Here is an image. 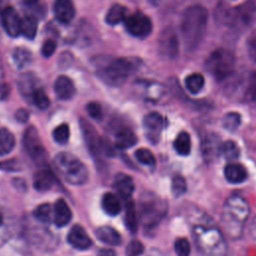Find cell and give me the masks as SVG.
Segmentation results:
<instances>
[{
    "instance_id": "cell-32",
    "label": "cell",
    "mask_w": 256,
    "mask_h": 256,
    "mask_svg": "<svg viewBox=\"0 0 256 256\" xmlns=\"http://www.w3.org/2000/svg\"><path fill=\"white\" fill-rule=\"evenodd\" d=\"M37 19L32 15H27L22 19L21 34L28 39H33L37 33Z\"/></svg>"
},
{
    "instance_id": "cell-2",
    "label": "cell",
    "mask_w": 256,
    "mask_h": 256,
    "mask_svg": "<svg viewBox=\"0 0 256 256\" xmlns=\"http://www.w3.org/2000/svg\"><path fill=\"white\" fill-rule=\"evenodd\" d=\"M195 244L205 256H226L227 243L222 231L208 217L201 216L191 227Z\"/></svg>"
},
{
    "instance_id": "cell-37",
    "label": "cell",
    "mask_w": 256,
    "mask_h": 256,
    "mask_svg": "<svg viewBox=\"0 0 256 256\" xmlns=\"http://www.w3.org/2000/svg\"><path fill=\"white\" fill-rule=\"evenodd\" d=\"M221 144L222 143L219 142V139L217 137H215L214 135L208 136L205 139V142H204V145H203L205 154L208 155V157H211V155L220 154Z\"/></svg>"
},
{
    "instance_id": "cell-41",
    "label": "cell",
    "mask_w": 256,
    "mask_h": 256,
    "mask_svg": "<svg viewBox=\"0 0 256 256\" xmlns=\"http://www.w3.org/2000/svg\"><path fill=\"white\" fill-rule=\"evenodd\" d=\"M174 249L177 256H189L190 255V243L186 238H178L174 243Z\"/></svg>"
},
{
    "instance_id": "cell-27",
    "label": "cell",
    "mask_w": 256,
    "mask_h": 256,
    "mask_svg": "<svg viewBox=\"0 0 256 256\" xmlns=\"http://www.w3.org/2000/svg\"><path fill=\"white\" fill-rule=\"evenodd\" d=\"M185 88L191 94H198L205 85V78L201 73H191L184 79Z\"/></svg>"
},
{
    "instance_id": "cell-17",
    "label": "cell",
    "mask_w": 256,
    "mask_h": 256,
    "mask_svg": "<svg viewBox=\"0 0 256 256\" xmlns=\"http://www.w3.org/2000/svg\"><path fill=\"white\" fill-rule=\"evenodd\" d=\"M54 92L60 100H70L75 95L76 89L71 78L65 75H60L54 82Z\"/></svg>"
},
{
    "instance_id": "cell-22",
    "label": "cell",
    "mask_w": 256,
    "mask_h": 256,
    "mask_svg": "<svg viewBox=\"0 0 256 256\" xmlns=\"http://www.w3.org/2000/svg\"><path fill=\"white\" fill-rule=\"evenodd\" d=\"M95 235L100 241L108 245L116 246L122 242L121 235L110 226H101L97 228L95 231Z\"/></svg>"
},
{
    "instance_id": "cell-30",
    "label": "cell",
    "mask_w": 256,
    "mask_h": 256,
    "mask_svg": "<svg viewBox=\"0 0 256 256\" xmlns=\"http://www.w3.org/2000/svg\"><path fill=\"white\" fill-rule=\"evenodd\" d=\"M15 146V137L13 133L5 128H0V156L10 153Z\"/></svg>"
},
{
    "instance_id": "cell-36",
    "label": "cell",
    "mask_w": 256,
    "mask_h": 256,
    "mask_svg": "<svg viewBox=\"0 0 256 256\" xmlns=\"http://www.w3.org/2000/svg\"><path fill=\"white\" fill-rule=\"evenodd\" d=\"M241 124V114L238 112H228L223 117V127L228 131L236 130Z\"/></svg>"
},
{
    "instance_id": "cell-10",
    "label": "cell",
    "mask_w": 256,
    "mask_h": 256,
    "mask_svg": "<svg viewBox=\"0 0 256 256\" xmlns=\"http://www.w3.org/2000/svg\"><path fill=\"white\" fill-rule=\"evenodd\" d=\"M80 127L86 145L95 159H101L105 154V141L98 135L97 130L87 120H80Z\"/></svg>"
},
{
    "instance_id": "cell-29",
    "label": "cell",
    "mask_w": 256,
    "mask_h": 256,
    "mask_svg": "<svg viewBox=\"0 0 256 256\" xmlns=\"http://www.w3.org/2000/svg\"><path fill=\"white\" fill-rule=\"evenodd\" d=\"M126 14L127 9L124 6L120 4H114L107 11L105 20L109 25H116L122 21H125V19L127 18Z\"/></svg>"
},
{
    "instance_id": "cell-28",
    "label": "cell",
    "mask_w": 256,
    "mask_h": 256,
    "mask_svg": "<svg viewBox=\"0 0 256 256\" xmlns=\"http://www.w3.org/2000/svg\"><path fill=\"white\" fill-rule=\"evenodd\" d=\"M124 221L126 224V227L131 233H135L137 231L138 227V217H137V211L134 202L130 199L126 201L125 205V217Z\"/></svg>"
},
{
    "instance_id": "cell-8",
    "label": "cell",
    "mask_w": 256,
    "mask_h": 256,
    "mask_svg": "<svg viewBox=\"0 0 256 256\" xmlns=\"http://www.w3.org/2000/svg\"><path fill=\"white\" fill-rule=\"evenodd\" d=\"M167 211L166 203L157 195L145 193L139 202L140 221L146 228H153L159 224Z\"/></svg>"
},
{
    "instance_id": "cell-40",
    "label": "cell",
    "mask_w": 256,
    "mask_h": 256,
    "mask_svg": "<svg viewBox=\"0 0 256 256\" xmlns=\"http://www.w3.org/2000/svg\"><path fill=\"white\" fill-rule=\"evenodd\" d=\"M186 188H187L186 181L182 176L176 175L173 177L172 183H171V190L175 197H179L183 195L186 191Z\"/></svg>"
},
{
    "instance_id": "cell-14",
    "label": "cell",
    "mask_w": 256,
    "mask_h": 256,
    "mask_svg": "<svg viewBox=\"0 0 256 256\" xmlns=\"http://www.w3.org/2000/svg\"><path fill=\"white\" fill-rule=\"evenodd\" d=\"M159 51L167 58H174L178 53V38L177 34L170 28L162 31L159 37Z\"/></svg>"
},
{
    "instance_id": "cell-48",
    "label": "cell",
    "mask_w": 256,
    "mask_h": 256,
    "mask_svg": "<svg viewBox=\"0 0 256 256\" xmlns=\"http://www.w3.org/2000/svg\"><path fill=\"white\" fill-rule=\"evenodd\" d=\"M11 88L8 83H1L0 84V100L4 101L6 100L10 95Z\"/></svg>"
},
{
    "instance_id": "cell-51",
    "label": "cell",
    "mask_w": 256,
    "mask_h": 256,
    "mask_svg": "<svg viewBox=\"0 0 256 256\" xmlns=\"http://www.w3.org/2000/svg\"><path fill=\"white\" fill-rule=\"evenodd\" d=\"M249 230H250V234L251 236L256 239V217L251 221L250 223V227H249Z\"/></svg>"
},
{
    "instance_id": "cell-21",
    "label": "cell",
    "mask_w": 256,
    "mask_h": 256,
    "mask_svg": "<svg viewBox=\"0 0 256 256\" xmlns=\"http://www.w3.org/2000/svg\"><path fill=\"white\" fill-rule=\"evenodd\" d=\"M54 184V176L51 171L43 168L37 171L33 177V186L37 191L44 192L49 190Z\"/></svg>"
},
{
    "instance_id": "cell-38",
    "label": "cell",
    "mask_w": 256,
    "mask_h": 256,
    "mask_svg": "<svg viewBox=\"0 0 256 256\" xmlns=\"http://www.w3.org/2000/svg\"><path fill=\"white\" fill-rule=\"evenodd\" d=\"M53 138L54 140L59 143V144H65L68 142L69 140V136H70V129H69V125L66 123H62L60 125H58L57 127H55V129L53 130Z\"/></svg>"
},
{
    "instance_id": "cell-19",
    "label": "cell",
    "mask_w": 256,
    "mask_h": 256,
    "mask_svg": "<svg viewBox=\"0 0 256 256\" xmlns=\"http://www.w3.org/2000/svg\"><path fill=\"white\" fill-rule=\"evenodd\" d=\"M113 186L118 194L126 201L130 200V197L134 191V183L132 178L124 173H119L115 176Z\"/></svg>"
},
{
    "instance_id": "cell-11",
    "label": "cell",
    "mask_w": 256,
    "mask_h": 256,
    "mask_svg": "<svg viewBox=\"0 0 256 256\" xmlns=\"http://www.w3.org/2000/svg\"><path fill=\"white\" fill-rule=\"evenodd\" d=\"M127 31L134 37L146 38L152 32V21L142 12H135L125 19Z\"/></svg>"
},
{
    "instance_id": "cell-3",
    "label": "cell",
    "mask_w": 256,
    "mask_h": 256,
    "mask_svg": "<svg viewBox=\"0 0 256 256\" xmlns=\"http://www.w3.org/2000/svg\"><path fill=\"white\" fill-rule=\"evenodd\" d=\"M249 213V204L242 196L234 194L226 199L222 208L221 223L230 238L237 239L242 235Z\"/></svg>"
},
{
    "instance_id": "cell-43",
    "label": "cell",
    "mask_w": 256,
    "mask_h": 256,
    "mask_svg": "<svg viewBox=\"0 0 256 256\" xmlns=\"http://www.w3.org/2000/svg\"><path fill=\"white\" fill-rule=\"evenodd\" d=\"M86 111L93 119H100L102 117V108L97 102H90L86 105Z\"/></svg>"
},
{
    "instance_id": "cell-5",
    "label": "cell",
    "mask_w": 256,
    "mask_h": 256,
    "mask_svg": "<svg viewBox=\"0 0 256 256\" xmlns=\"http://www.w3.org/2000/svg\"><path fill=\"white\" fill-rule=\"evenodd\" d=\"M53 164L62 178L72 185H82L88 180L89 172L87 167L71 153H58L53 160Z\"/></svg>"
},
{
    "instance_id": "cell-33",
    "label": "cell",
    "mask_w": 256,
    "mask_h": 256,
    "mask_svg": "<svg viewBox=\"0 0 256 256\" xmlns=\"http://www.w3.org/2000/svg\"><path fill=\"white\" fill-rule=\"evenodd\" d=\"M33 216L41 223H49L53 218V208L48 203L40 204L34 209Z\"/></svg>"
},
{
    "instance_id": "cell-50",
    "label": "cell",
    "mask_w": 256,
    "mask_h": 256,
    "mask_svg": "<svg viewBox=\"0 0 256 256\" xmlns=\"http://www.w3.org/2000/svg\"><path fill=\"white\" fill-rule=\"evenodd\" d=\"M98 256H116V254L112 249L104 248L98 251Z\"/></svg>"
},
{
    "instance_id": "cell-47",
    "label": "cell",
    "mask_w": 256,
    "mask_h": 256,
    "mask_svg": "<svg viewBox=\"0 0 256 256\" xmlns=\"http://www.w3.org/2000/svg\"><path fill=\"white\" fill-rule=\"evenodd\" d=\"M15 118L18 122H21V123H26L29 119V113L26 109H23V108H20L16 111L15 113Z\"/></svg>"
},
{
    "instance_id": "cell-7",
    "label": "cell",
    "mask_w": 256,
    "mask_h": 256,
    "mask_svg": "<svg viewBox=\"0 0 256 256\" xmlns=\"http://www.w3.org/2000/svg\"><path fill=\"white\" fill-rule=\"evenodd\" d=\"M236 59L232 51L219 48L214 50L205 61L206 71L217 81H222L232 75Z\"/></svg>"
},
{
    "instance_id": "cell-16",
    "label": "cell",
    "mask_w": 256,
    "mask_h": 256,
    "mask_svg": "<svg viewBox=\"0 0 256 256\" xmlns=\"http://www.w3.org/2000/svg\"><path fill=\"white\" fill-rule=\"evenodd\" d=\"M55 18L63 23H70L75 16V7L72 0H55L53 4Z\"/></svg>"
},
{
    "instance_id": "cell-44",
    "label": "cell",
    "mask_w": 256,
    "mask_h": 256,
    "mask_svg": "<svg viewBox=\"0 0 256 256\" xmlns=\"http://www.w3.org/2000/svg\"><path fill=\"white\" fill-rule=\"evenodd\" d=\"M56 49V43L54 42V40L52 39H47L44 41L42 48H41V52L42 55L45 57H50L53 55V53L55 52Z\"/></svg>"
},
{
    "instance_id": "cell-49",
    "label": "cell",
    "mask_w": 256,
    "mask_h": 256,
    "mask_svg": "<svg viewBox=\"0 0 256 256\" xmlns=\"http://www.w3.org/2000/svg\"><path fill=\"white\" fill-rule=\"evenodd\" d=\"M0 168L4 169V170H9V171H15V170L19 169L15 160H8L5 162H1Z\"/></svg>"
},
{
    "instance_id": "cell-52",
    "label": "cell",
    "mask_w": 256,
    "mask_h": 256,
    "mask_svg": "<svg viewBox=\"0 0 256 256\" xmlns=\"http://www.w3.org/2000/svg\"><path fill=\"white\" fill-rule=\"evenodd\" d=\"M23 1H24V3H25L26 5H28V6H32V5L37 4L39 0H23Z\"/></svg>"
},
{
    "instance_id": "cell-23",
    "label": "cell",
    "mask_w": 256,
    "mask_h": 256,
    "mask_svg": "<svg viewBox=\"0 0 256 256\" xmlns=\"http://www.w3.org/2000/svg\"><path fill=\"white\" fill-rule=\"evenodd\" d=\"M137 143V136L129 128H122L115 134V146L119 149H127Z\"/></svg>"
},
{
    "instance_id": "cell-12",
    "label": "cell",
    "mask_w": 256,
    "mask_h": 256,
    "mask_svg": "<svg viewBox=\"0 0 256 256\" xmlns=\"http://www.w3.org/2000/svg\"><path fill=\"white\" fill-rule=\"evenodd\" d=\"M143 127L147 138L155 143L159 140L161 132L165 127V119L158 112H150L143 118Z\"/></svg>"
},
{
    "instance_id": "cell-1",
    "label": "cell",
    "mask_w": 256,
    "mask_h": 256,
    "mask_svg": "<svg viewBox=\"0 0 256 256\" xmlns=\"http://www.w3.org/2000/svg\"><path fill=\"white\" fill-rule=\"evenodd\" d=\"M208 25V11L201 4L186 7L180 19L182 41L188 51H194L202 43Z\"/></svg>"
},
{
    "instance_id": "cell-34",
    "label": "cell",
    "mask_w": 256,
    "mask_h": 256,
    "mask_svg": "<svg viewBox=\"0 0 256 256\" xmlns=\"http://www.w3.org/2000/svg\"><path fill=\"white\" fill-rule=\"evenodd\" d=\"M220 154H222L227 160H235L240 155V149L234 141L227 140L221 144Z\"/></svg>"
},
{
    "instance_id": "cell-6",
    "label": "cell",
    "mask_w": 256,
    "mask_h": 256,
    "mask_svg": "<svg viewBox=\"0 0 256 256\" xmlns=\"http://www.w3.org/2000/svg\"><path fill=\"white\" fill-rule=\"evenodd\" d=\"M256 15V4L248 0L235 7H223L218 12L220 21L230 29L241 30L250 25Z\"/></svg>"
},
{
    "instance_id": "cell-46",
    "label": "cell",
    "mask_w": 256,
    "mask_h": 256,
    "mask_svg": "<svg viewBox=\"0 0 256 256\" xmlns=\"http://www.w3.org/2000/svg\"><path fill=\"white\" fill-rule=\"evenodd\" d=\"M247 54L251 61L256 63V36L251 37L247 41Z\"/></svg>"
},
{
    "instance_id": "cell-42",
    "label": "cell",
    "mask_w": 256,
    "mask_h": 256,
    "mask_svg": "<svg viewBox=\"0 0 256 256\" xmlns=\"http://www.w3.org/2000/svg\"><path fill=\"white\" fill-rule=\"evenodd\" d=\"M143 251V244L138 240H132L126 247V256H140Z\"/></svg>"
},
{
    "instance_id": "cell-9",
    "label": "cell",
    "mask_w": 256,
    "mask_h": 256,
    "mask_svg": "<svg viewBox=\"0 0 256 256\" xmlns=\"http://www.w3.org/2000/svg\"><path fill=\"white\" fill-rule=\"evenodd\" d=\"M23 143L27 153L36 164L43 165L46 163V151L35 127L30 126L26 129L23 137Z\"/></svg>"
},
{
    "instance_id": "cell-35",
    "label": "cell",
    "mask_w": 256,
    "mask_h": 256,
    "mask_svg": "<svg viewBox=\"0 0 256 256\" xmlns=\"http://www.w3.org/2000/svg\"><path fill=\"white\" fill-rule=\"evenodd\" d=\"M31 100H32L33 104L41 110L47 109L50 105L49 97L47 96V94L41 87H39L38 89H36L33 92V94L31 95Z\"/></svg>"
},
{
    "instance_id": "cell-24",
    "label": "cell",
    "mask_w": 256,
    "mask_h": 256,
    "mask_svg": "<svg viewBox=\"0 0 256 256\" xmlns=\"http://www.w3.org/2000/svg\"><path fill=\"white\" fill-rule=\"evenodd\" d=\"M101 205L104 212L110 216L118 215L122 209V206L118 197L111 192H107L103 195L101 200Z\"/></svg>"
},
{
    "instance_id": "cell-39",
    "label": "cell",
    "mask_w": 256,
    "mask_h": 256,
    "mask_svg": "<svg viewBox=\"0 0 256 256\" xmlns=\"http://www.w3.org/2000/svg\"><path fill=\"white\" fill-rule=\"evenodd\" d=\"M135 157L140 163L147 166H154L156 162L154 154L149 149H146V148L137 149L135 151Z\"/></svg>"
},
{
    "instance_id": "cell-53",
    "label": "cell",
    "mask_w": 256,
    "mask_h": 256,
    "mask_svg": "<svg viewBox=\"0 0 256 256\" xmlns=\"http://www.w3.org/2000/svg\"><path fill=\"white\" fill-rule=\"evenodd\" d=\"M2 223H3V215H2V213L0 212V226H1Z\"/></svg>"
},
{
    "instance_id": "cell-45",
    "label": "cell",
    "mask_w": 256,
    "mask_h": 256,
    "mask_svg": "<svg viewBox=\"0 0 256 256\" xmlns=\"http://www.w3.org/2000/svg\"><path fill=\"white\" fill-rule=\"evenodd\" d=\"M246 95L250 100L256 99V72L251 76L247 89H246Z\"/></svg>"
},
{
    "instance_id": "cell-54",
    "label": "cell",
    "mask_w": 256,
    "mask_h": 256,
    "mask_svg": "<svg viewBox=\"0 0 256 256\" xmlns=\"http://www.w3.org/2000/svg\"><path fill=\"white\" fill-rule=\"evenodd\" d=\"M0 4H1V0H0Z\"/></svg>"
},
{
    "instance_id": "cell-20",
    "label": "cell",
    "mask_w": 256,
    "mask_h": 256,
    "mask_svg": "<svg viewBox=\"0 0 256 256\" xmlns=\"http://www.w3.org/2000/svg\"><path fill=\"white\" fill-rule=\"evenodd\" d=\"M224 176L229 183L240 184L247 179L248 173L242 164L229 163L224 167Z\"/></svg>"
},
{
    "instance_id": "cell-31",
    "label": "cell",
    "mask_w": 256,
    "mask_h": 256,
    "mask_svg": "<svg viewBox=\"0 0 256 256\" xmlns=\"http://www.w3.org/2000/svg\"><path fill=\"white\" fill-rule=\"evenodd\" d=\"M12 59L14 64L20 69L30 64L32 60L31 52L23 47H17L12 52Z\"/></svg>"
},
{
    "instance_id": "cell-26",
    "label": "cell",
    "mask_w": 256,
    "mask_h": 256,
    "mask_svg": "<svg viewBox=\"0 0 256 256\" xmlns=\"http://www.w3.org/2000/svg\"><path fill=\"white\" fill-rule=\"evenodd\" d=\"M18 86H19L20 92L24 96L30 97V98L33 92L39 88V86L37 85V78L31 73H25L21 75V77L19 78Z\"/></svg>"
},
{
    "instance_id": "cell-4",
    "label": "cell",
    "mask_w": 256,
    "mask_h": 256,
    "mask_svg": "<svg viewBox=\"0 0 256 256\" xmlns=\"http://www.w3.org/2000/svg\"><path fill=\"white\" fill-rule=\"evenodd\" d=\"M98 77L107 85L120 86L128 79L133 72L135 65L131 59L128 58H100L97 62Z\"/></svg>"
},
{
    "instance_id": "cell-13",
    "label": "cell",
    "mask_w": 256,
    "mask_h": 256,
    "mask_svg": "<svg viewBox=\"0 0 256 256\" xmlns=\"http://www.w3.org/2000/svg\"><path fill=\"white\" fill-rule=\"evenodd\" d=\"M1 20L5 32L10 37H17L21 34L22 19L13 7L7 6L3 9L1 12Z\"/></svg>"
},
{
    "instance_id": "cell-25",
    "label": "cell",
    "mask_w": 256,
    "mask_h": 256,
    "mask_svg": "<svg viewBox=\"0 0 256 256\" xmlns=\"http://www.w3.org/2000/svg\"><path fill=\"white\" fill-rule=\"evenodd\" d=\"M173 147L177 154L181 156H187L191 152V137L188 132L181 131L175 137Z\"/></svg>"
},
{
    "instance_id": "cell-15",
    "label": "cell",
    "mask_w": 256,
    "mask_h": 256,
    "mask_svg": "<svg viewBox=\"0 0 256 256\" xmlns=\"http://www.w3.org/2000/svg\"><path fill=\"white\" fill-rule=\"evenodd\" d=\"M68 243L79 250H86L92 245V240L86 233V231L78 224L74 225L68 235H67Z\"/></svg>"
},
{
    "instance_id": "cell-18",
    "label": "cell",
    "mask_w": 256,
    "mask_h": 256,
    "mask_svg": "<svg viewBox=\"0 0 256 256\" xmlns=\"http://www.w3.org/2000/svg\"><path fill=\"white\" fill-rule=\"evenodd\" d=\"M72 219V212L66 201L58 199L53 206V221L57 227L66 226Z\"/></svg>"
}]
</instances>
